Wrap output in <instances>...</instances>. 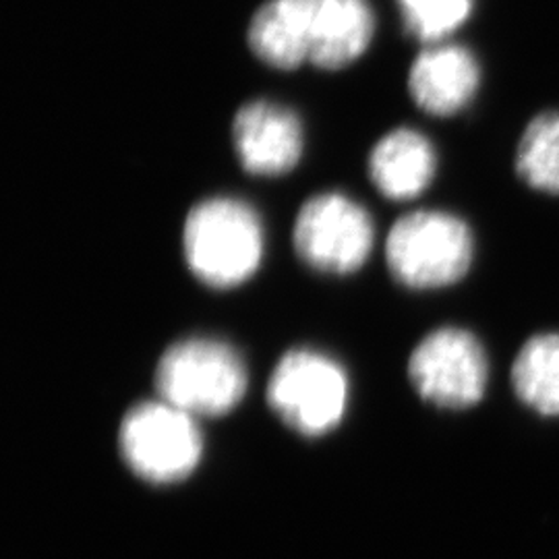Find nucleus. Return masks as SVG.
<instances>
[{
	"mask_svg": "<svg viewBox=\"0 0 559 559\" xmlns=\"http://www.w3.org/2000/svg\"><path fill=\"white\" fill-rule=\"evenodd\" d=\"M376 20L367 0H267L249 25L253 55L282 71H338L365 55Z\"/></svg>",
	"mask_w": 559,
	"mask_h": 559,
	"instance_id": "nucleus-1",
	"label": "nucleus"
},
{
	"mask_svg": "<svg viewBox=\"0 0 559 559\" xmlns=\"http://www.w3.org/2000/svg\"><path fill=\"white\" fill-rule=\"evenodd\" d=\"M185 260L210 288L228 290L251 278L263 260V226L258 212L233 198L198 203L185 222Z\"/></svg>",
	"mask_w": 559,
	"mask_h": 559,
	"instance_id": "nucleus-2",
	"label": "nucleus"
},
{
	"mask_svg": "<svg viewBox=\"0 0 559 559\" xmlns=\"http://www.w3.org/2000/svg\"><path fill=\"white\" fill-rule=\"evenodd\" d=\"M475 255L471 228L459 216L423 210L402 216L385 240V260L396 282L413 290L452 286Z\"/></svg>",
	"mask_w": 559,
	"mask_h": 559,
	"instance_id": "nucleus-3",
	"label": "nucleus"
},
{
	"mask_svg": "<svg viewBox=\"0 0 559 559\" xmlns=\"http://www.w3.org/2000/svg\"><path fill=\"white\" fill-rule=\"evenodd\" d=\"M162 400L191 417L230 413L247 392V369L239 353L216 338L173 344L156 369Z\"/></svg>",
	"mask_w": 559,
	"mask_h": 559,
	"instance_id": "nucleus-4",
	"label": "nucleus"
},
{
	"mask_svg": "<svg viewBox=\"0 0 559 559\" xmlns=\"http://www.w3.org/2000/svg\"><path fill=\"white\" fill-rule=\"evenodd\" d=\"M120 454L141 479L168 485L200 464L203 438L195 417L168 402H143L122 419Z\"/></svg>",
	"mask_w": 559,
	"mask_h": 559,
	"instance_id": "nucleus-5",
	"label": "nucleus"
},
{
	"mask_svg": "<svg viewBox=\"0 0 559 559\" xmlns=\"http://www.w3.org/2000/svg\"><path fill=\"white\" fill-rule=\"evenodd\" d=\"M267 402L290 429L320 438L338 427L346 413L348 380L328 355L297 348L278 360L267 385Z\"/></svg>",
	"mask_w": 559,
	"mask_h": 559,
	"instance_id": "nucleus-6",
	"label": "nucleus"
},
{
	"mask_svg": "<svg viewBox=\"0 0 559 559\" xmlns=\"http://www.w3.org/2000/svg\"><path fill=\"white\" fill-rule=\"evenodd\" d=\"M376 230L369 212L342 193H321L300 207L295 251L321 274L346 276L369 260Z\"/></svg>",
	"mask_w": 559,
	"mask_h": 559,
	"instance_id": "nucleus-7",
	"label": "nucleus"
},
{
	"mask_svg": "<svg viewBox=\"0 0 559 559\" xmlns=\"http://www.w3.org/2000/svg\"><path fill=\"white\" fill-rule=\"evenodd\" d=\"M408 378L420 399L448 411H464L485 396L489 362L471 332L440 328L420 340L408 360Z\"/></svg>",
	"mask_w": 559,
	"mask_h": 559,
	"instance_id": "nucleus-8",
	"label": "nucleus"
},
{
	"mask_svg": "<svg viewBox=\"0 0 559 559\" xmlns=\"http://www.w3.org/2000/svg\"><path fill=\"white\" fill-rule=\"evenodd\" d=\"M233 140L242 168L255 177L286 175L302 156L300 119L276 102L245 104L235 117Z\"/></svg>",
	"mask_w": 559,
	"mask_h": 559,
	"instance_id": "nucleus-9",
	"label": "nucleus"
},
{
	"mask_svg": "<svg viewBox=\"0 0 559 559\" xmlns=\"http://www.w3.org/2000/svg\"><path fill=\"white\" fill-rule=\"evenodd\" d=\"M480 85L475 55L456 44H436L423 50L408 73V90L420 110L452 117L475 100Z\"/></svg>",
	"mask_w": 559,
	"mask_h": 559,
	"instance_id": "nucleus-10",
	"label": "nucleus"
},
{
	"mask_svg": "<svg viewBox=\"0 0 559 559\" xmlns=\"http://www.w3.org/2000/svg\"><path fill=\"white\" fill-rule=\"evenodd\" d=\"M438 156L423 133L396 129L378 141L369 156V177L381 195L390 200H413L436 177Z\"/></svg>",
	"mask_w": 559,
	"mask_h": 559,
	"instance_id": "nucleus-11",
	"label": "nucleus"
},
{
	"mask_svg": "<svg viewBox=\"0 0 559 559\" xmlns=\"http://www.w3.org/2000/svg\"><path fill=\"white\" fill-rule=\"evenodd\" d=\"M512 385L522 404L540 417H559V334L524 342L512 365Z\"/></svg>",
	"mask_w": 559,
	"mask_h": 559,
	"instance_id": "nucleus-12",
	"label": "nucleus"
},
{
	"mask_svg": "<svg viewBox=\"0 0 559 559\" xmlns=\"http://www.w3.org/2000/svg\"><path fill=\"white\" fill-rule=\"evenodd\" d=\"M516 173L528 187L559 195V112L528 122L516 150Z\"/></svg>",
	"mask_w": 559,
	"mask_h": 559,
	"instance_id": "nucleus-13",
	"label": "nucleus"
},
{
	"mask_svg": "<svg viewBox=\"0 0 559 559\" xmlns=\"http://www.w3.org/2000/svg\"><path fill=\"white\" fill-rule=\"evenodd\" d=\"M406 32L436 44L456 32L473 11V0H399Z\"/></svg>",
	"mask_w": 559,
	"mask_h": 559,
	"instance_id": "nucleus-14",
	"label": "nucleus"
}]
</instances>
